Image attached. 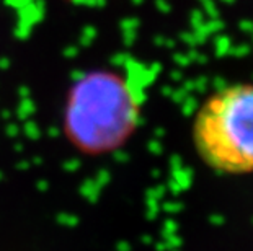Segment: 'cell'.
<instances>
[{
  "label": "cell",
  "mask_w": 253,
  "mask_h": 251,
  "mask_svg": "<svg viewBox=\"0 0 253 251\" xmlns=\"http://www.w3.org/2000/svg\"><path fill=\"white\" fill-rule=\"evenodd\" d=\"M139 101L125 77L95 71L75 80L64 109V131L85 153H108L137 127Z\"/></svg>",
  "instance_id": "obj_1"
},
{
  "label": "cell",
  "mask_w": 253,
  "mask_h": 251,
  "mask_svg": "<svg viewBox=\"0 0 253 251\" xmlns=\"http://www.w3.org/2000/svg\"><path fill=\"white\" fill-rule=\"evenodd\" d=\"M191 137L214 172L253 173V85H229L208 97L193 119Z\"/></svg>",
  "instance_id": "obj_2"
}]
</instances>
